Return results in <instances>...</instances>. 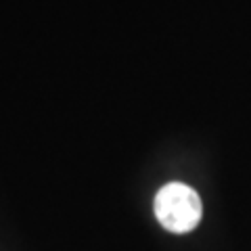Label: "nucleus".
I'll return each instance as SVG.
<instances>
[{
    "label": "nucleus",
    "mask_w": 251,
    "mask_h": 251,
    "mask_svg": "<svg viewBox=\"0 0 251 251\" xmlns=\"http://www.w3.org/2000/svg\"><path fill=\"white\" fill-rule=\"evenodd\" d=\"M155 216L170 232H188L201 220V199L191 186L170 182L155 197Z\"/></svg>",
    "instance_id": "1"
}]
</instances>
